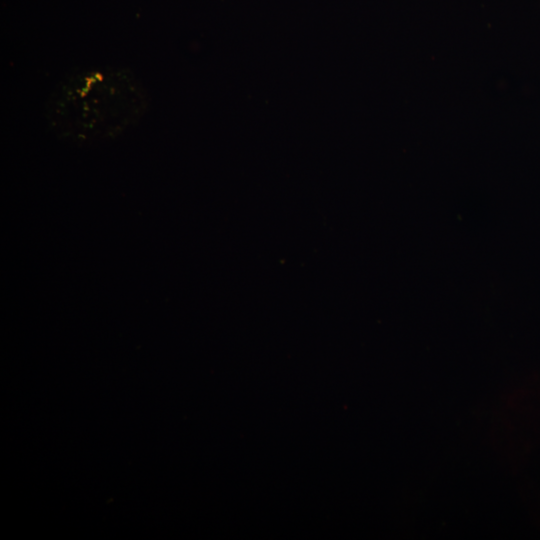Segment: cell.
I'll return each mask as SVG.
<instances>
[{
  "label": "cell",
  "instance_id": "1",
  "mask_svg": "<svg viewBox=\"0 0 540 540\" xmlns=\"http://www.w3.org/2000/svg\"><path fill=\"white\" fill-rule=\"evenodd\" d=\"M149 93L129 68L101 66L74 71L51 91L45 118L52 132L75 143L117 138L141 122Z\"/></svg>",
  "mask_w": 540,
  "mask_h": 540
}]
</instances>
